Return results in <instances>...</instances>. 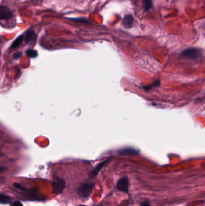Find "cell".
Masks as SVG:
<instances>
[{
    "label": "cell",
    "instance_id": "6da1fadb",
    "mask_svg": "<svg viewBox=\"0 0 205 206\" xmlns=\"http://www.w3.org/2000/svg\"><path fill=\"white\" fill-rule=\"evenodd\" d=\"M94 184L92 183H83L77 189L78 194L82 198L88 197L92 192Z\"/></svg>",
    "mask_w": 205,
    "mask_h": 206
},
{
    "label": "cell",
    "instance_id": "7a4b0ae2",
    "mask_svg": "<svg viewBox=\"0 0 205 206\" xmlns=\"http://www.w3.org/2000/svg\"><path fill=\"white\" fill-rule=\"evenodd\" d=\"M181 55L185 58H189L192 59H197L202 56V51L199 48H189L184 51L182 53Z\"/></svg>",
    "mask_w": 205,
    "mask_h": 206
},
{
    "label": "cell",
    "instance_id": "3957f363",
    "mask_svg": "<svg viewBox=\"0 0 205 206\" xmlns=\"http://www.w3.org/2000/svg\"><path fill=\"white\" fill-rule=\"evenodd\" d=\"M52 187L53 192L56 195H59L62 193L66 187V183L63 180L57 179L53 182Z\"/></svg>",
    "mask_w": 205,
    "mask_h": 206
},
{
    "label": "cell",
    "instance_id": "277c9868",
    "mask_svg": "<svg viewBox=\"0 0 205 206\" xmlns=\"http://www.w3.org/2000/svg\"><path fill=\"white\" fill-rule=\"evenodd\" d=\"M129 183L127 177H122L119 179L117 183V189L123 192H127L129 190Z\"/></svg>",
    "mask_w": 205,
    "mask_h": 206
},
{
    "label": "cell",
    "instance_id": "5b68a950",
    "mask_svg": "<svg viewBox=\"0 0 205 206\" xmlns=\"http://www.w3.org/2000/svg\"><path fill=\"white\" fill-rule=\"evenodd\" d=\"M36 38H37L36 34L33 30H28L25 33L24 39L27 43H30V44L35 43L36 41Z\"/></svg>",
    "mask_w": 205,
    "mask_h": 206
},
{
    "label": "cell",
    "instance_id": "8992f818",
    "mask_svg": "<svg viewBox=\"0 0 205 206\" xmlns=\"http://www.w3.org/2000/svg\"><path fill=\"white\" fill-rule=\"evenodd\" d=\"M12 11L6 6H0V20H6L10 19L12 17Z\"/></svg>",
    "mask_w": 205,
    "mask_h": 206
},
{
    "label": "cell",
    "instance_id": "52a82bcc",
    "mask_svg": "<svg viewBox=\"0 0 205 206\" xmlns=\"http://www.w3.org/2000/svg\"><path fill=\"white\" fill-rule=\"evenodd\" d=\"M134 21L133 17L131 15H126L123 20V25L126 28H131L133 26Z\"/></svg>",
    "mask_w": 205,
    "mask_h": 206
},
{
    "label": "cell",
    "instance_id": "ba28073f",
    "mask_svg": "<svg viewBox=\"0 0 205 206\" xmlns=\"http://www.w3.org/2000/svg\"><path fill=\"white\" fill-rule=\"evenodd\" d=\"M138 151L131 148H126L119 151V153L122 155H134L138 153Z\"/></svg>",
    "mask_w": 205,
    "mask_h": 206
},
{
    "label": "cell",
    "instance_id": "9c48e42d",
    "mask_svg": "<svg viewBox=\"0 0 205 206\" xmlns=\"http://www.w3.org/2000/svg\"><path fill=\"white\" fill-rule=\"evenodd\" d=\"M108 161H109V160H105V161L103 162H101V163H100V164H99L98 165H97V166L94 168V169L92 171V173H91L92 176L93 177H96V176L98 174L99 172L101 171V169H102V167H103V166L105 165L106 163H107Z\"/></svg>",
    "mask_w": 205,
    "mask_h": 206
},
{
    "label": "cell",
    "instance_id": "30bf717a",
    "mask_svg": "<svg viewBox=\"0 0 205 206\" xmlns=\"http://www.w3.org/2000/svg\"><path fill=\"white\" fill-rule=\"evenodd\" d=\"M23 39H24V36H23V35H22L21 36H20L18 38H17L14 41V42L12 43V46H11V48H12V49H14V48H17L18 46H19L21 45V43H22V42L23 41Z\"/></svg>",
    "mask_w": 205,
    "mask_h": 206
},
{
    "label": "cell",
    "instance_id": "8fae6325",
    "mask_svg": "<svg viewBox=\"0 0 205 206\" xmlns=\"http://www.w3.org/2000/svg\"><path fill=\"white\" fill-rule=\"evenodd\" d=\"M12 198L4 194L0 193V203L2 204H7L12 202Z\"/></svg>",
    "mask_w": 205,
    "mask_h": 206
},
{
    "label": "cell",
    "instance_id": "7c38bea8",
    "mask_svg": "<svg viewBox=\"0 0 205 206\" xmlns=\"http://www.w3.org/2000/svg\"><path fill=\"white\" fill-rule=\"evenodd\" d=\"M144 9L145 12L149 10L152 8V2L151 0H143Z\"/></svg>",
    "mask_w": 205,
    "mask_h": 206
},
{
    "label": "cell",
    "instance_id": "4fadbf2b",
    "mask_svg": "<svg viewBox=\"0 0 205 206\" xmlns=\"http://www.w3.org/2000/svg\"><path fill=\"white\" fill-rule=\"evenodd\" d=\"M26 54L30 58H35L38 56V51L34 50H28L26 51Z\"/></svg>",
    "mask_w": 205,
    "mask_h": 206
},
{
    "label": "cell",
    "instance_id": "5bb4252c",
    "mask_svg": "<svg viewBox=\"0 0 205 206\" xmlns=\"http://www.w3.org/2000/svg\"><path fill=\"white\" fill-rule=\"evenodd\" d=\"M13 186H14L15 187H16V189H18L21 190L22 191H27V189H25L24 187H23V186L21 185H20V183H15L13 184Z\"/></svg>",
    "mask_w": 205,
    "mask_h": 206
},
{
    "label": "cell",
    "instance_id": "9a60e30c",
    "mask_svg": "<svg viewBox=\"0 0 205 206\" xmlns=\"http://www.w3.org/2000/svg\"><path fill=\"white\" fill-rule=\"evenodd\" d=\"M12 206H23V204L21 203L20 201H14V202L12 203Z\"/></svg>",
    "mask_w": 205,
    "mask_h": 206
},
{
    "label": "cell",
    "instance_id": "2e32d148",
    "mask_svg": "<svg viewBox=\"0 0 205 206\" xmlns=\"http://www.w3.org/2000/svg\"><path fill=\"white\" fill-rule=\"evenodd\" d=\"M21 56H22V53H21V52H18V53H16V54H15L14 58H15V59H19V58L21 57Z\"/></svg>",
    "mask_w": 205,
    "mask_h": 206
},
{
    "label": "cell",
    "instance_id": "e0dca14e",
    "mask_svg": "<svg viewBox=\"0 0 205 206\" xmlns=\"http://www.w3.org/2000/svg\"><path fill=\"white\" fill-rule=\"evenodd\" d=\"M140 206H150V204L149 202H144L143 203H142Z\"/></svg>",
    "mask_w": 205,
    "mask_h": 206
},
{
    "label": "cell",
    "instance_id": "ac0fdd59",
    "mask_svg": "<svg viewBox=\"0 0 205 206\" xmlns=\"http://www.w3.org/2000/svg\"><path fill=\"white\" fill-rule=\"evenodd\" d=\"M5 169H6V168H5V167L0 166V171H3V170H5Z\"/></svg>",
    "mask_w": 205,
    "mask_h": 206
},
{
    "label": "cell",
    "instance_id": "d6986e66",
    "mask_svg": "<svg viewBox=\"0 0 205 206\" xmlns=\"http://www.w3.org/2000/svg\"></svg>",
    "mask_w": 205,
    "mask_h": 206
}]
</instances>
